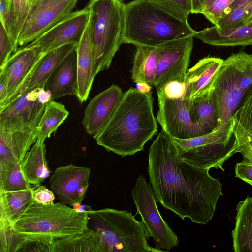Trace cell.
Returning a JSON list of instances; mask_svg holds the SVG:
<instances>
[{"instance_id":"9a60e30c","label":"cell","mask_w":252,"mask_h":252,"mask_svg":"<svg viewBox=\"0 0 252 252\" xmlns=\"http://www.w3.org/2000/svg\"><path fill=\"white\" fill-rule=\"evenodd\" d=\"M45 55L37 47L18 48L10 57L3 68L7 79V97L0 109L25 90L40 59Z\"/></svg>"},{"instance_id":"ffe728a7","label":"cell","mask_w":252,"mask_h":252,"mask_svg":"<svg viewBox=\"0 0 252 252\" xmlns=\"http://www.w3.org/2000/svg\"><path fill=\"white\" fill-rule=\"evenodd\" d=\"M223 60L217 57H205L188 69L184 99L190 100L212 89Z\"/></svg>"},{"instance_id":"d6a6232c","label":"cell","mask_w":252,"mask_h":252,"mask_svg":"<svg viewBox=\"0 0 252 252\" xmlns=\"http://www.w3.org/2000/svg\"><path fill=\"white\" fill-rule=\"evenodd\" d=\"M36 187H32L26 180L21 171L20 164L9 170H0V191L32 190Z\"/></svg>"},{"instance_id":"484cf974","label":"cell","mask_w":252,"mask_h":252,"mask_svg":"<svg viewBox=\"0 0 252 252\" xmlns=\"http://www.w3.org/2000/svg\"><path fill=\"white\" fill-rule=\"evenodd\" d=\"M159 57L158 47L136 46L131 70L133 81L146 82L152 87H154Z\"/></svg>"},{"instance_id":"4dcf8cb0","label":"cell","mask_w":252,"mask_h":252,"mask_svg":"<svg viewBox=\"0 0 252 252\" xmlns=\"http://www.w3.org/2000/svg\"><path fill=\"white\" fill-rule=\"evenodd\" d=\"M233 134L237 144H247L252 148V94L232 116Z\"/></svg>"},{"instance_id":"7bdbcfd3","label":"cell","mask_w":252,"mask_h":252,"mask_svg":"<svg viewBox=\"0 0 252 252\" xmlns=\"http://www.w3.org/2000/svg\"><path fill=\"white\" fill-rule=\"evenodd\" d=\"M7 79L6 74L3 70L0 71V106L7 97Z\"/></svg>"},{"instance_id":"6da1fadb","label":"cell","mask_w":252,"mask_h":252,"mask_svg":"<svg viewBox=\"0 0 252 252\" xmlns=\"http://www.w3.org/2000/svg\"><path fill=\"white\" fill-rule=\"evenodd\" d=\"M209 170L182 160L173 139L163 130L150 148L148 173L155 197L183 220L206 224L213 218L222 184Z\"/></svg>"},{"instance_id":"f35d334b","label":"cell","mask_w":252,"mask_h":252,"mask_svg":"<svg viewBox=\"0 0 252 252\" xmlns=\"http://www.w3.org/2000/svg\"><path fill=\"white\" fill-rule=\"evenodd\" d=\"M169 99L184 98L186 93L185 82L173 81L166 83L157 91Z\"/></svg>"},{"instance_id":"f1b7e54d","label":"cell","mask_w":252,"mask_h":252,"mask_svg":"<svg viewBox=\"0 0 252 252\" xmlns=\"http://www.w3.org/2000/svg\"><path fill=\"white\" fill-rule=\"evenodd\" d=\"M77 43L63 45L45 54L40 60L27 88L44 85L46 81L65 58L76 48Z\"/></svg>"},{"instance_id":"f6af8a7d","label":"cell","mask_w":252,"mask_h":252,"mask_svg":"<svg viewBox=\"0 0 252 252\" xmlns=\"http://www.w3.org/2000/svg\"><path fill=\"white\" fill-rule=\"evenodd\" d=\"M204 0H189L191 13H202Z\"/></svg>"},{"instance_id":"30bf717a","label":"cell","mask_w":252,"mask_h":252,"mask_svg":"<svg viewBox=\"0 0 252 252\" xmlns=\"http://www.w3.org/2000/svg\"><path fill=\"white\" fill-rule=\"evenodd\" d=\"M50 100L44 85L26 88L0 109V128H20L39 121Z\"/></svg>"},{"instance_id":"ab89813d","label":"cell","mask_w":252,"mask_h":252,"mask_svg":"<svg viewBox=\"0 0 252 252\" xmlns=\"http://www.w3.org/2000/svg\"><path fill=\"white\" fill-rule=\"evenodd\" d=\"M13 52L12 43L4 27L0 24V69L3 68Z\"/></svg>"},{"instance_id":"7402d4cb","label":"cell","mask_w":252,"mask_h":252,"mask_svg":"<svg viewBox=\"0 0 252 252\" xmlns=\"http://www.w3.org/2000/svg\"><path fill=\"white\" fill-rule=\"evenodd\" d=\"M186 101L192 120L207 133L219 128V103L213 88Z\"/></svg>"},{"instance_id":"bcb514c9","label":"cell","mask_w":252,"mask_h":252,"mask_svg":"<svg viewBox=\"0 0 252 252\" xmlns=\"http://www.w3.org/2000/svg\"><path fill=\"white\" fill-rule=\"evenodd\" d=\"M0 23L5 28L7 20V0H0Z\"/></svg>"},{"instance_id":"ba28073f","label":"cell","mask_w":252,"mask_h":252,"mask_svg":"<svg viewBox=\"0 0 252 252\" xmlns=\"http://www.w3.org/2000/svg\"><path fill=\"white\" fill-rule=\"evenodd\" d=\"M233 126L231 117L222 127L204 135L186 140L172 138L179 157L201 169L215 168L224 171L223 163L236 153L238 147Z\"/></svg>"},{"instance_id":"4316f807","label":"cell","mask_w":252,"mask_h":252,"mask_svg":"<svg viewBox=\"0 0 252 252\" xmlns=\"http://www.w3.org/2000/svg\"><path fill=\"white\" fill-rule=\"evenodd\" d=\"M40 0H7V20L5 30L12 44L18 50L17 41L25 24Z\"/></svg>"},{"instance_id":"277c9868","label":"cell","mask_w":252,"mask_h":252,"mask_svg":"<svg viewBox=\"0 0 252 252\" xmlns=\"http://www.w3.org/2000/svg\"><path fill=\"white\" fill-rule=\"evenodd\" d=\"M87 214L88 227L98 232L105 252H163L149 245L145 224L131 212L105 208Z\"/></svg>"},{"instance_id":"7a4b0ae2","label":"cell","mask_w":252,"mask_h":252,"mask_svg":"<svg viewBox=\"0 0 252 252\" xmlns=\"http://www.w3.org/2000/svg\"><path fill=\"white\" fill-rule=\"evenodd\" d=\"M157 131L152 92L143 93L130 88L93 138L106 150L123 157L143 151Z\"/></svg>"},{"instance_id":"8992f818","label":"cell","mask_w":252,"mask_h":252,"mask_svg":"<svg viewBox=\"0 0 252 252\" xmlns=\"http://www.w3.org/2000/svg\"><path fill=\"white\" fill-rule=\"evenodd\" d=\"M124 0H90V10L94 55V78L107 69L123 43L125 7Z\"/></svg>"},{"instance_id":"836d02e7","label":"cell","mask_w":252,"mask_h":252,"mask_svg":"<svg viewBox=\"0 0 252 252\" xmlns=\"http://www.w3.org/2000/svg\"><path fill=\"white\" fill-rule=\"evenodd\" d=\"M24 242L22 234L10 222L0 220V252H20Z\"/></svg>"},{"instance_id":"7c38bea8","label":"cell","mask_w":252,"mask_h":252,"mask_svg":"<svg viewBox=\"0 0 252 252\" xmlns=\"http://www.w3.org/2000/svg\"><path fill=\"white\" fill-rule=\"evenodd\" d=\"M157 95V120L172 138L186 140L208 134L192 120L186 100L169 99L160 93Z\"/></svg>"},{"instance_id":"816d5d0a","label":"cell","mask_w":252,"mask_h":252,"mask_svg":"<svg viewBox=\"0 0 252 252\" xmlns=\"http://www.w3.org/2000/svg\"><path fill=\"white\" fill-rule=\"evenodd\" d=\"M252 23V22H251Z\"/></svg>"},{"instance_id":"681fc988","label":"cell","mask_w":252,"mask_h":252,"mask_svg":"<svg viewBox=\"0 0 252 252\" xmlns=\"http://www.w3.org/2000/svg\"><path fill=\"white\" fill-rule=\"evenodd\" d=\"M72 207L79 213H87V211L92 210L90 206L82 204L81 203H76L73 205Z\"/></svg>"},{"instance_id":"cb8c5ba5","label":"cell","mask_w":252,"mask_h":252,"mask_svg":"<svg viewBox=\"0 0 252 252\" xmlns=\"http://www.w3.org/2000/svg\"><path fill=\"white\" fill-rule=\"evenodd\" d=\"M45 140L38 137L20 164L25 179L33 186L40 185L50 175L46 159Z\"/></svg>"},{"instance_id":"83f0119b","label":"cell","mask_w":252,"mask_h":252,"mask_svg":"<svg viewBox=\"0 0 252 252\" xmlns=\"http://www.w3.org/2000/svg\"><path fill=\"white\" fill-rule=\"evenodd\" d=\"M52 252H105L98 232L88 227L82 232L55 240Z\"/></svg>"},{"instance_id":"d590c367","label":"cell","mask_w":252,"mask_h":252,"mask_svg":"<svg viewBox=\"0 0 252 252\" xmlns=\"http://www.w3.org/2000/svg\"><path fill=\"white\" fill-rule=\"evenodd\" d=\"M164 10L178 19L188 22L191 13L189 0H151Z\"/></svg>"},{"instance_id":"603a6c76","label":"cell","mask_w":252,"mask_h":252,"mask_svg":"<svg viewBox=\"0 0 252 252\" xmlns=\"http://www.w3.org/2000/svg\"><path fill=\"white\" fill-rule=\"evenodd\" d=\"M194 37L216 46H252V22L228 29H220L215 26L205 28L196 31Z\"/></svg>"},{"instance_id":"5b68a950","label":"cell","mask_w":252,"mask_h":252,"mask_svg":"<svg viewBox=\"0 0 252 252\" xmlns=\"http://www.w3.org/2000/svg\"><path fill=\"white\" fill-rule=\"evenodd\" d=\"M88 223L87 212L78 213L62 202L44 205L32 199L13 227L23 234L56 240L82 232Z\"/></svg>"},{"instance_id":"7dc6e473","label":"cell","mask_w":252,"mask_h":252,"mask_svg":"<svg viewBox=\"0 0 252 252\" xmlns=\"http://www.w3.org/2000/svg\"><path fill=\"white\" fill-rule=\"evenodd\" d=\"M252 1V0H234L224 12L223 15L230 13L232 10L246 5ZM222 16V17H223Z\"/></svg>"},{"instance_id":"44dd1931","label":"cell","mask_w":252,"mask_h":252,"mask_svg":"<svg viewBox=\"0 0 252 252\" xmlns=\"http://www.w3.org/2000/svg\"><path fill=\"white\" fill-rule=\"evenodd\" d=\"M77 48V47H76ZM76 48L71 52L51 74L44 84L52 100L77 93Z\"/></svg>"},{"instance_id":"d6986e66","label":"cell","mask_w":252,"mask_h":252,"mask_svg":"<svg viewBox=\"0 0 252 252\" xmlns=\"http://www.w3.org/2000/svg\"><path fill=\"white\" fill-rule=\"evenodd\" d=\"M76 52L78 88L76 96L82 103L87 100L94 79L93 75L94 55L90 17L77 43Z\"/></svg>"},{"instance_id":"e0dca14e","label":"cell","mask_w":252,"mask_h":252,"mask_svg":"<svg viewBox=\"0 0 252 252\" xmlns=\"http://www.w3.org/2000/svg\"><path fill=\"white\" fill-rule=\"evenodd\" d=\"M39 121L20 128H0V170H9L20 164L38 138Z\"/></svg>"},{"instance_id":"d4e9b609","label":"cell","mask_w":252,"mask_h":252,"mask_svg":"<svg viewBox=\"0 0 252 252\" xmlns=\"http://www.w3.org/2000/svg\"><path fill=\"white\" fill-rule=\"evenodd\" d=\"M234 229L232 231L235 252H252V197L240 201L236 207Z\"/></svg>"},{"instance_id":"9c48e42d","label":"cell","mask_w":252,"mask_h":252,"mask_svg":"<svg viewBox=\"0 0 252 252\" xmlns=\"http://www.w3.org/2000/svg\"><path fill=\"white\" fill-rule=\"evenodd\" d=\"M133 201L142 220L152 237L157 249L169 252L177 247L179 240L176 233L162 218L157 205V200L150 183L140 175L131 192Z\"/></svg>"},{"instance_id":"74e56055","label":"cell","mask_w":252,"mask_h":252,"mask_svg":"<svg viewBox=\"0 0 252 252\" xmlns=\"http://www.w3.org/2000/svg\"><path fill=\"white\" fill-rule=\"evenodd\" d=\"M234 0H216L208 8L205 9L202 14L214 26H217L220 19L230 5Z\"/></svg>"},{"instance_id":"b9f144b4","label":"cell","mask_w":252,"mask_h":252,"mask_svg":"<svg viewBox=\"0 0 252 252\" xmlns=\"http://www.w3.org/2000/svg\"><path fill=\"white\" fill-rule=\"evenodd\" d=\"M235 176L252 186V163L243 160L235 167Z\"/></svg>"},{"instance_id":"5bb4252c","label":"cell","mask_w":252,"mask_h":252,"mask_svg":"<svg viewBox=\"0 0 252 252\" xmlns=\"http://www.w3.org/2000/svg\"><path fill=\"white\" fill-rule=\"evenodd\" d=\"M90 17V10L84 8L71 12L27 47H37L45 55L68 43H78L85 29Z\"/></svg>"},{"instance_id":"1f68e13d","label":"cell","mask_w":252,"mask_h":252,"mask_svg":"<svg viewBox=\"0 0 252 252\" xmlns=\"http://www.w3.org/2000/svg\"><path fill=\"white\" fill-rule=\"evenodd\" d=\"M68 115L69 112L65 105L54 100L49 101L37 126L38 137L45 139L49 138Z\"/></svg>"},{"instance_id":"8d00e7d4","label":"cell","mask_w":252,"mask_h":252,"mask_svg":"<svg viewBox=\"0 0 252 252\" xmlns=\"http://www.w3.org/2000/svg\"><path fill=\"white\" fill-rule=\"evenodd\" d=\"M21 234L24 238V242L20 252H52L54 239Z\"/></svg>"},{"instance_id":"ac0fdd59","label":"cell","mask_w":252,"mask_h":252,"mask_svg":"<svg viewBox=\"0 0 252 252\" xmlns=\"http://www.w3.org/2000/svg\"><path fill=\"white\" fill-rule=\"evenodd\" d=\"M123 94L119 86L112 85L90 101L82 120V126L87 133L94 135L104 126Z\"/></svg>"},{"instance_id":"60d3db41","label":"cell","mask_w":252,"mask_h":252,"mask_svg":"<svg viewBox=\"0 0 252 252\" xmlns=\"http://www.w3.org/2000/svg\"><path fill=\"white\" fill-rule=\"evenodd\" d=\"M55 196L52 191L43 185L37 186L32 191V199L35 202L48 205L54 203Z\"/></svg>"},{"instance_id":"2e32d148","label":"cell","mask_w":252,"mask_h":252,"mask_svg":"<svg viewBox=\"0 0 252 252\" xmlns=\"http://www.w3.org/2000/svg\"><path fill=\"white\" fill-rule=\"evenodd\" d=\"M90 168L72 164L57 167L49 179L52 191L61 202L72 206L82 203L89 185Z\"/></svg>"},{"instance_id":"f546056e","label":"cell","mask_w":252,"mask_h":252,"mask_svg":"<svg viewBox=\"0 0 252 252\" xmlns=\"http://www.w3.org/2000/svg\"><path fill=\"white\" fill-rule=\"evenodd\" d=\"M32 190L0 191V220L14 225L31 202Z\"/></svg>"},{"instance_id":"e575fe53","label":"cell","mask_w":252,"mask_h":252,"mask_svg":"<svg viewBox=\"0 0 252 252\" xmlns=\"http://www.w3.org/2000/svg\"><path fill=\"white\" fill-rule=\"evenodd\" d=\"M251 22H252V1L224 15L216 27L220 29H228Z\"/></svg>"},{"instance_id":"f907efd6","label":"cell","mask_w":252,"mask_h":252,"mask_svg":"<svg viewBox=\"0 0 252 252\" xmlns=\"http://www.w3.org/2000/svg\"><path fill=\"white\" fill-rule=\"evenodd\" d=\"M215 1L216 0H204L203 11L210 7Z\"/></svg>"},{"instance_id":"3957f363","label":"cell","mask_w":252,"mask_h":252,"mask_svg":"<svg viewBox=\"0 0 252 252\" xmlns=\"http://www.w3.org/2000/svg\"><path fill=\"white\" fill-rule=\"evenodd\" d=\"M188 22L167 12L151 0H134L125 5L123 43L156 47L193 36Z\"/></svg>"},{"instance_id":"4fadbf2b","label":"cell","mask_w":252,"mask_h":252,"mask_svg":"<svg viewBox=\"0 0 252 252\" xmlns=\"http://www.w3.org/2000/svg\"><path fill=\"white\" fill-rule=\"evenodd\" d=\"M78 0H40L25 24L18 46H26L49 30L72 12Z\"/></svg>"},{"instance_id":"8fae6325","label":"cell","mask_w":252,"mask_h":252,"mask_svg":"<svg viewBox=\"0 0 252 252\" xmlns=\"http://www.w3.org/2000/svg\"><path fill=\"white\" fill-rule=\"evenodd\" d=\"M194 37L175 39L158 46L159 57L154 83L157 91L171 81L185 82Z\"/></svg>"},{"instance_id":"52a82bcc","label":"cell","mask_w":252,"mask_h":252,"mask_svg":"<svg viewBox=\"0 0 252 252\" xmlns=\"http://www.w3.org/2000/svg\"><path fill=\"white\" fill-rule=\"evenodd\" d=\"M213 88L219 103V128L252 94V54L241 51L223 60Z\"/></svg>"},{"instance_id":"ee69618b","label":"cell","mask_w":252,"mask_h":252,"mask_svg":"<svg viewBox=\"0 0 252 252\" xmlns=\"http://www.w3.org/2000/svg\"><path fill=\"white\" fill-rule=\"evenodd\" d=\"M236 152H240L243 155L244 160L252 163V148L247 144H238Z\"/></svg>"},{"instance_id":"c3c4849f","label":"cell","mask_w":252,"mask_h":252,"mask_svg":"<svg viewBox=\"0 0 252 252\" xmlns=\"http://www.w3.org/2000/svg\"><path fill=\"white\" fill-rule=\"evenodd\" d=\"M136 89L141 93H148L151 92L152 87L146 82L136 83Z\"/></svg>"}]
</instances>
